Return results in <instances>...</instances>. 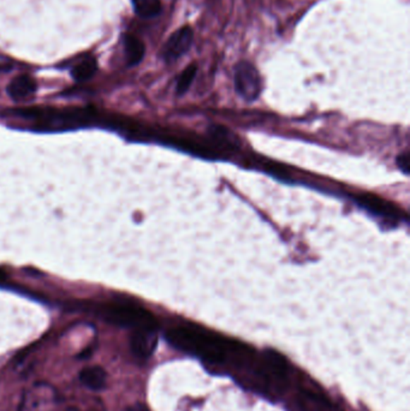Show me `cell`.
<instances>
[{
    "label": "cell",
    "instance_id": "cell-1",
    "mask_svg": "<svg viewBox=\"0 0 410 411\" xmlns=\"http://www.w3.org/2000/svg\"><path fill=\"white\" fill-rule=\"evenodd\" d=\"M171 345L187 354L195 355L211 366L253 364V355L248 346L220 338L195 327H176L167 333Z\"/></svg>",
    "mask_w": 410,
    "mask_h": 411
},
{
    "label": "cell",
    "instance_id": "cell-2",
    "mask_svg": "<svg viewBox=\"0 0 410 411\" xmlns=\"http://www.w3.org/2000/svg\"><path fill=\"white\" fill-rule=\"evenodd\" d=\"M98 314L105 321L131 327L134 330L143 327H157L155 317L141 307L133 305H102L98 308Z\"/></svg>",
    "mask_w": 410,
    "mask_h": 411
},
{
    "label": "cell",
    "instance_id": "cell-3",
    "mask_svg": "<svg viewBox=\"0 0 410 411\" xmlns=\"http://www.w3.org/2000/svg\"><path fill=\"white\" fill-rule=\"evenodd\" d=\"M235 90L241 98L246 102H252L260 97L263 90L260 73L252 63L241 61L235 66Z\"/></svg>",
    "mask_w": 410,
    "mask_h": 411
},
{
    "label": "cell",
    "instance_id": "cell-4",
    "mask_svg": "<svg viewBox=\"0 0 410 411\" xmlns=\"http://www.w3.org/2000/svg\"><path fill=\"white\" fill-rule=\"evenodd\" d=\"M193 41H194V30L191 27L184 25L182 28L177 29L175 33L171 34L167 44L164 45L162 57L167 63H174L189 52Z\"/></svg>",
    "mask_w": 410,
    "mask_h": 411
},
{
    "label": "cell",
    "instance_id": "cell-5",
    "mask_svg": "<svg viewBox=\"0 0 410 411\" xmlns=\"http://www.w3.org/2000/svg\"><path fill=\"white\" fill-rule=\"evenodd\" d=\"M355 201L360 204V207L366 209L372 216H379L392 223L402 220V213L398 208L394 207V204H390L389 201L380 199L378 196L363 194V195H358Z\"/></svg>",
    "mask_w": 410,
    "mask_h": 411
},
{
    "label": "cell",
    "instance_id": "cell-6",
    "mask_svg": "<svg viewBox=\"0 0 410 411\" xmlns=\"http://www.w3.org/2000/svg\"><path fill=\"white\" fill-rule=\"evenodd\" d=\"M158 344L157 327H143L134 330L131 334V348L133 354L141 360L150 358Z\"/></svg>",
    "mask_w": 410,
    "mask_h": 411
},
{
    "label": "cell",
    "instance_id": "cell-7",
    "mask_svg": "<svg viewBox=\"0 0 410 411\" xmlns=\"http://www.w3.org/2000/svg\"><path fill=\"white\" fill-rule=\"evenodd\" d=\"M122 40L126 64L131 68L138 66L143 61V57L146 54V46L143 44V41L133 34H124Z\"/></svg>",
    "mask_w": 410,
    "mask_h": 411
},
{
    "label": "cell",
    "instance_id": "cell-8",
    "mask_svg": "<svg viewBox=\"0 0 410 411\" xmlns=\"http://www.w3.org/2000/svg\"><path fill=\"white\" fill-rule=\"evenodd\" d=\"M53 399L54 393L51 387L46 385L39 400V386L35 385L28 393H25V399L22 402V411H41L42 407H49L53 403Z\"/></svg>",
    "mask_w": 410,
    "mask_h": 411
},
{
    "label": "cell",
    "instance_id": "cell-9",
    "mask_svg": "<svg viewBox=\"0 0 410 411\" xmlns=\"http://www.w3.org/2000/svg\"><path fill=\"white\" fill-rule=\"evenodd\" d=\"M37 88V81L32 76L18 75L8 83V94L15 100H22L33 95Z\"/></svg>",
    "mask_w": 410,
    "mask_h": 411
},
{
    "label": "cell",
    "instance_id": "cell-10",
    "mask_svg": "<svg viewBox=\"0 0 410 411\" xmlns=\"http://www.w3.org/2000/svg\"><path fill=\"white\" fill-rule=\"evenodd\" d=\"M107 373L99 366L87 367L80 373V381L93 391H100L106 386Z\"/></svg>",
    "mask_w": 410,
    "mask_h": 411
},
{
    "label": "cell",
    "instance_id": "cell-11",
    "mask_svg": "<svg viewBox=\"0 0 410 411\" xmlns=\"http://www.w3.org/2000/svg\"><path fill=\"white\" fill-rule=\"evenodd\" d=\"M98 71V61L94 57H85L76 63L70 70L73 80L78 82L88 81Z\"/></svg>",
    "mask_w": 410,
    "mask_h": 411
},
{
    "label": "cell",
    "instance_id": "cell-12",
    "mask_svg": "<svg viewBox=\"0 0 410 411\" xmlns=\"http://www.w3.org/2000/svg\"><path fill=\"white\" fill-rule=\"evenodd\" d=\"M133 8L135 13L145 20L155 18L163 11L160 0H133Z\"/></svg>",
    "mask_w": 410,
    "mask_h": 411
},
{
    "label": "cell",
    "instance_id": "cell-13",
    "mask_svg": "<svg viewBox=\"0 0 410 411\" xmlns=\"http://www.w3.org/2000/svg\"><path fill=\"white\" fill-rule=\"evenodd\" d=\"M196 73H198V66L196 64H191L188 66L186 69L183 70L179 78H177V85H176V93L177 95H183L188 92L191 88V83L195 78Z\"/></svg>",
    "mask_w": 410,
    "mask_h": 411
},
{
    "label": "cell",
    "instance_id": "cell-14",
    "mask_svg": "<svg viewBox=\"0 0 410 411\" xmlns=\"http://www.w3.org/2000/svg\"><path fill=\"white\" fill-rule=\"evenodd\" d=\"M397 165L406 175L409 173V154H408V152H404L402 154L398 155Z\"/></svg>",
    "mask_w": 410,
    "mask_h": 411
},
{
    "label": "cell",
    "instance_id": "cell-15",
    "mask_svg": "<svg viewBox=\"0 0 410 411\" xmlns=\"http://www.w3.org/2000/svg\"><path fill=\"white\" fill-rule=\"evenodd\" d=\"M126 411H148L146 405L143 403H135L126 409Z\"/></svg>",
    "mask_w": 410,
    "mask_h": 411
},
{
    "label": "cell",
    "instance_id": "cell-16",
    "mask_svg": "<svg viewBox=\"0 0 410 411\" xmlns=\"http://www.w3.org/2000/svg\"><path fill=\"white\" fill-rule=\"evenodd\" d=\"M6 281V274L3 271H0V281Z\"/></svg>",
    "mask_w": 410,
    "mask_h": 411
}]
</instances>
